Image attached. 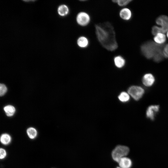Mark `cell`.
<instances>
[{"label": "cell", "instance_id": "obj_8", "mask_svg": "<svg viewBox=\"0 0 168 168\" xmlns=\"http://www.w3.org/2000/svg\"><path fill=\"white\" fill-rule=\"evenodd\" d=\"M142 83L146 87H149L154 84L155 81L154 76L150 73L144 75L142 78Z\"/></svg>", "mask_w": 168, "mask_h": 168}, {"label": "cell", "instance_id": "obj_3", "mask_svg": "<svg viewBox=\"0 0 168 168\" xmlns=\"http://www.w3.org/2000/svg\"><path fill=\"white\" fill-rule=\"evenodd\" d=\"M129 151V148L127 146H117L112 152L113 159L115 161L118 163L122 158L126 157L128 154Z\"/></svg>", "mask_w": 168, "mask_h": 168}, {"label": "cell", "instance_id": "obj_6", "mask_svg": "<svg viewBox=\"0 0 168 168\" xmlns=\"http://www.w3.org/2000/svg\"><path fill=\"white\" fill-rule=\"evenodd\" d=\"M157 26L161 28L162 33L165 34L168 30V17L165 15H161L156 20Z\"/></svg>", "mask_w": 168, "mask_h": 168}, {"label": "cell", "instance_id": "obj_7", "mask_svg": "<svg viewBox=\"0 0 168 168\" xmlns=\"http://www.w3.org/2000/svg\"><path fill=\"white\" fill-rule=\"evenodd\" d=\"M159 105H151L149 106L146 112L147 117L152 120L155 119V116L159 111Z\"/></svg>", "mask_w": 168, "mask_h": 168}, {"label": "cell", "instance_id": "obj_2", "mask_svg": "<svg viewBox=\"0 0 168 168\" xmlns=\"http://www.w3.org/2000/svg\"><path fill=\"white\" fill-rule=\"evenodd\" d=\"M163 47V45H158L154 41H149L142 45L141 51L145 57L153 59L162 53Z\"/></svg>", "mask_w": 168, "mask_h": 168}, {"label": "cell", "instance_id": "obj_25", "mask_svg": "<svg viewBox=\"0 0 168 168\" xmlns=\"http://www.w3.org/2000/svg\"><path fill=\"white\" fill-rule=\"evenodd\" d=\"M116 168H121V167H117Z\"/></svg>", "mask_w": 168, "mask_h": 168}, {"label": "cell", "instance_id": "obj_11", "mask_svg": "<svg viewBox=\"0 0 168 168\" xmlns=\"http://www.w3.org/2000/svg\"><path fill=\"white\" fill-rule=\"evenodd\" d=\"M118 163L120 167L122 168H130L132 166L131 160L126 157L122 158Z\"/></svg>", "mask_w": 168, "mask_h": 168}, {"label": "cell", "instance_id": "obj_18", "mask_svg": "<svg viewBox=\"0 0 168 168\" xmlns=\"http://www.w3.org/2000/svg\"><path fill=\"white\" fill-rule=\"evenodd\" d=\"M119 100L121 102H126L130 99V95L126 92H122L118 97Z\"/></svg>", "mask_w": 168, "mask_h": 168}, {"label": "cell", "instance_id": "obj_16", "mask_svg": "<svg viewBox=\"0 0 168 168\" xmlns=\"http://www.w3.org/2000/svg\"><path fill=\"white\" fill-rule=\"evenodd\" d=\"M11 137L9 135L6 134H2L1 138V143L4 145H8L11 142Z\"/></svg>", "mask_w": 168, "mask_h": 168}, {"label": "cell", "instance_id": "obj_20", "mask_svg": "<svg viewBox=\"0 0 168 168\" xmlns=\"http://www.w3.org/2000/svg\"><path fill=\"white\" fill-rule=\"evenodd\" d=\"M152 34L154 36L158 33H162L161 28L158 26H153L152 28Z\"/></svg>", "mask_w": 168, "mask_h": 168}, {"label": "cell", "instance_id": "obj_23", "mask_svg": "<svg viewBox=\"0 0 168 168\" xmlns=\"http://www.w3.org/2000/svg\"><path fill=\"white\" fill-rule=\"evenodd\" d=\"M1 159H3L5 158L6 156V151L3 148H1Z\"/></svg>", "mask_w": 168, "mask_h": 168}, {"label": "cell", "instance_id": "obj_15", "mask_svg": "<svg viewBox=\"0 0 168 168\" xmlns=\"http://www.w3.org/2000/svg\"><path fill=\"white\" fill-rule=\"evenodd\" d=\"M4 110L7 116L9 117L13 115L15 112V109L14 107L12 105H8L4 108Z\"/></svg>", "mask_w": 168, "mask_h": 168}, {"label": "cell", "instance_id": "obj_9", "mask_svg": "<svg viewBox=\"0 0 168 168\" xmlns=\"http://www.w3.org/2000/svg\"><path fill=\"white\" fill-rule=\"evenodd\" d=\"M119 15L122 19L126 21L130 20L132 16L131 11L127 8H124L121 9L120 11Z\"/></svg>", "mask_w": 168, "mask_h": 168}, {"label": "cell", "instance_id": "obj_22", "mask_svg": "<svg viewBox=\"0 0 168 168\" xmlns=\"http://www.w3.org/2000/svg\"><path fill=\"white\" fill-rule=\"evenodd\" d=\"M163 53L164 57L168 59V44L165 45L163 47Z\"/></svg>", "mask_w": 168, "mask_h": 168}, {"label": "cell", "instance_id": "obj_21", "mask_svg": "<svg viewBox=\"0 0 168 168\" xmlns=\"http://www.w3.org/2000/svg\"><path fill=\"white\" fill-rule=\"evenodd\" d=\"M7 88L6 86L3 84L0 85V95L2 96L5 95L7 92Z\"/></svg>", "mask_w": 168, "mask_h": 168}, {"label": "cell", "instance_id": "obj_17", "mask_svg": "<svg viewBox=\"0 0 168 168\" xmlns=\"http://www.w3.org/2000/svg\"><path fill=\"white\" fill-rule=\"evenodd\" d=\"M27 133L29 138L32 139L35 138L37 135V130L33 127H30L27 130Z\"/></svg>", "mask_w": 168, "mask_h": 168}, {"label": "cell", "instance_id": "obj_4", "mask_svg": "<svg viewBox=\"0 0 168 168\" xmlns=\"http://www.w3.org/2000/svg\"><path fill=\"white\" fill-rule=\"evenodd\" d=\"M128 93L134 100L138 101L143 97L145 90L140 86H133L129 88Z\"/></svg>", "mask_w": 168, "mask_h": 168}, {"label": "cell", "instance_id": "obj_1", "mask_svg": "<svg viewBox=\"0 0 168 168\" xmlns=\"http://www.w3.org/2000/svg\"><path fill=\"white\" fill-rule=\"evenodd\" d=\"M97 38L102 46L110 52L114 51L118 48L114 28L109 22L95 25Z\"/></svg>", "mask_w": 168, "mask_h": 168}, {"label": "cell", "instance_id": "obj_5", "mask_svg": "<svg viewBox=\"0 0 168 168\" xmlns=\"http://www.w3.org/2000/svg\"><path fill=\"white\" fill-rule=\"evenodd\" d=\"M76 21L80 26L85 27L90 23L91 19L89 15L87 13L82 12L77 15L76 18Z\"/></svg>", "mask_w": 168, "mask_h": 168}, {"label": "cell", "instance_id": "obj_19", "mask_svg": "<svg viewBox=\"0 0 168 168\" xmlns=\"http://www.w3.org/2000/svg\"><path fill=\"white\" fill-rule=\"evenodd\" d=\"M132 1L131 0H114L112 2L117 3L120 6L123 7L127 6Z\"/></svg>", "mask_w": 168, "mask_h": 168}, {"label": "cell", "instance_id": "obj_14", "mask_svg": "<svg viewBox=\"0 0 168 168\" xmlns=\"http://www.w3.org/2000/svg\"><path fill=\"white\" fill-rule=\"evenodd\" d=\"M69 11L68 7L65 5H62L60 6L58 10L59 14L62 16H66L68 14Z\"/></svg>", "mask_w": 168, "mask_h": 168}, {"label": "cell", "instance_id": "obj_12", "mask_svg": "<svg viewBox=\"0 0 168 168\" xmlns=\"http://www.w3.org/2000/svg\"><path fill=\"white\" fill-rule=\"evenodd\" d=\"M114 61L115 65L118 68H123L125 65V60L123 57L120 55H118L115 57Z\"/></svg>", "mask_w": 168, "mask_h": 168}, {"label": "cell", "instance_id": "obj_24", "mask_svg": "<svg viewBox=\"0 0 168 168\" xmlns=\"http://www.w3.org/2000/svg\"><path fill=\"white\" fill-rule=\"evenodd\" d=\"M166 37L168 38V30L166 33Z\"/></svg>", "mask_w": 168, "mask_h": 168}, {"label": "cell", "instance_id": "obj_13", "mask_svg": "<svg viewBox=\"0 0 168 168\" xmlns=\"http://www.w3.org/2000/svg\"><path fill=\"white\" fill-rule=\"evenodd\" d=\"M77 44L79 47L84 48L88 47L89 41L86 37L84 36H81L78 39Z\"/></svg>", "mask_w": 168, "mask_h": 168}, {"label": "cell", "instance_id": "obj_10", "mask_svg": "<svg viewBox=\"0 0 168 168\" xmlns=\"http://www.w3.org/2000/svg\"><path fill=\"white\" fill-rule=\"evenodd\" d=\"M166 36L165 34L159 33L154 36V41L157 44L162 45L166 41Z\"/></svg>", "mask_w": 168, "mask_h": 168}]
</instances>
